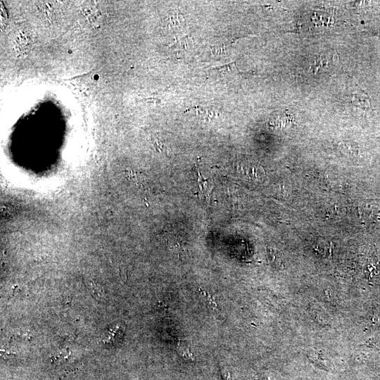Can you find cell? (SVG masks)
Instances as JSON below:
<instances>
[{"instance_id": "6da1fadb", "label": "cell", "mask_w": 380, "mask_h": 380, "mask_svg": "<svg viewBox=\"0 0 380 380\" xmlns=\"http://www.w3.org/2000/svg\"><path fill=\"white\" fill-rule=\"evenodd\" d=\"M163 26L172 32L180 30L185 26V19L182 13L172 12L164 19Z\"/></svg>"}, {"instance_id": "9c48e42d", "label": "cell", "mask_w": 380, "mask_h": 380, "mask_svg": "<svg viewBox=\"0 0 380 380\" xmlns=\"http://www.w3.org/2000/svg\"><path fill=\"white\" fill-rule=\"evenodd\" d=\"M99 79V75L96 74V75H94L93 76V80H94L96 81V80H98Z\"/></svg>"}, {"instance_id": "8992f818", "label": "cell", "mask_w": 380, "mask_h": 380, "mask_svg": "<svg viewBox=\"0 0 380 380\" xmlns=\"http://www.w3.org/2000/svg\"><path fill=\"white\" fill-rule=\"evenodd\" d=\"M353 103L359 108H367L369 106L368 99L366 95L356 93L353 96Z\"/></svg>"}, {"instance_id": "7a4b0ae2", "label": "cell", "mask_w": 380, "mask_h": 380, "mask_svg": "<svg viewBox=\"0 0 380 380\" xmlns=\"http://www.w3.org/2000/svg\"><path fill=\"white\" fill-rule=\"evenodd\" d=\"M211 72L218 74L220 76H224L227 75H232L239 72V70L236 68V62H231L222 65L213 67L210 69Z\"/></svg>"}, {"instance_id": "5b68a950", "label": "cell", "mask_w": 380, "mask_h": 380, "mask_svg": "<svg viewBox=\"0 0 380 380\" xmlns=\"http://www.w3.org/2000/svg\"><path fill=\"white\" fill-rule=\"evenodd\" d=\"M88 287L91 295L97 300L101 301L104 300L106 297L105 291L98 284L91 281L88 284Z\"/></svg>"}, {"instance_id": "ba28073f", "label": "cell", "mask_w": 380, "mask_h": 380, "mask_svg": "<svg viewBox=\"0 0 380 380\" xmlns=\"http://www.w3.org/2000/svg\"><path fill=\"white\" fill-rule=\"evenodd\" d=\"M230 49L229 45L223 44L220 46H215L211 49V53L213 56H219L224 55L227 53V51Z\"/></svg>"}, {"instance_id": "277c9868", "label": "cell", "mask_w": 380, "mask_h": 380, "mask_svg": "<svg viewBox=\"0 0 380 380\" xmlns=\"http://www.w3.org/2000/svg\"><path fill=\"white\" fill-rule=\"evenodd\" d=\"M194 42L188 36L182 37L177 39L176 43L172 46V48L177 50H189L193 46Z\"/></svg>"}, {"instance_id": "52a82bcc", "label": "cell", "mask_w": 380, "mask_h": 380, "mask_svg": "<svg viewBox=\"0 0 380 380\" xmlns=\"http://www.w3.org/2000/svg\"><path fill=\"white\" fill-rule=\"evenodd\" d=\"M198 291L200 294L203 297L205 302H207L208 306H210L213 310H218L217 303L210 293H209L208 291H203L201 289H198Z\"/></svg>"}, {"instance_id": "3957f363", "label": "cell", "mask_w": 380, "mask_h": 380, "mask_svg": "<svg viewBox=\"0 0 380 380\" xmlns=\"http://www.w3.org/2000/svg\"><path fill=\"white\" fill-rule=\"evenodd\" d=\"M178 353L184 359L194 360L195 359L193 353L191 352L189 344L182 340H179L177 343Z\"/></svg>"}]
</instances>
